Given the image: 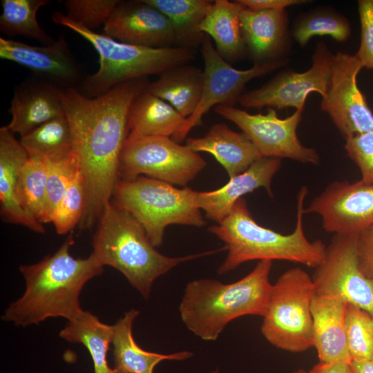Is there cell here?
Masks as SVG:
<instances>
[{
    "label": "cell",
    "instance_id": "41",
    "mask_svg": "<svg viewBox=\"0 0 373 373\" xmlns=\"http://www.w3.org/2000/svg\"><path fill=\"white\" fill-rule=\"evenodd\" d=\"M245 8L252 10H279L287 7L308 3L306 0H238Z\"/></svg>",
    "mask_w": 373,
    "mask_h": 373
},
{
    "label": "cell",
    "instance_id": "43",
    "mask_svg": "<svg viewBox=\"0 0 373 373\" xmlns=\"http://www.w3.org/2000/svg\"><path fill=\"white\" fill-rule=\"evenodd\" d=\"M350 366L352 373H373V360L352 361Z\"/></svg>",
    "mask_w": 373,
    "mask_h": 373
},
{
    "label": "cell",
    "instance_id": "6",
    "mask_svg": "<svg viewBox=\"0 0 373 373\" xmlns=\"http://www.w3.org/2000/svg\"><path fill=\"white\" fill-rule=\"evenodd\" d=\"M52 20L85 39L99 55L98 70L86 75L78 89L90 98L100 96L122 83L160 75L173 67L186 64L195 56L196 50L191 48H153L121 42L104 33L86 29L60 12H54Z\"/></svg>",
    "mask_w": 373,
    "mask_h": 373
},
{
    "label": "cell",
    "instance_id": "17",
    "mask_svg": "<svg viewBox=\"0 0 373 373\" xmlns=\"http://www.w3.org/2000/svg\"><path fill=\"white\" fill-rule=\"evenodd\" d=\"M103 30L104 35L128 44L153 48L175 46L169 19L145 0L119 1Z\"/></svg>",
    "mask_w": 373,
    "mask_h": 373
},
{
    "label": "cell",
    "instance_id": "8",
    "mask_svg": "<svg viewBox=\"0 0 373 373\" xmlns=\"http://www.w3.org/2000/svg\"><path fill=\"white\" fill-rule=\"evenodd\" d=\"M315 287L311 276L300 267L284 272L272 285L261 332L274 347L303 352L313 347L311 304Z\"/></svg>",
    "mask_w": 373,
    "mask_h": 373
},
{
    "label": "cell",
    "instance_id": "5",
    "mask_svg": "<svg viewBox=\"0 0 373 373\" xmlns=\"http://www.w3.org/2000/svg\"><path fill=\"white\" fill-rule=\"evenodd\" d=\"M92 246L98 261L121 272L145 299L154 281L174 267L224 249L175 258L164 256L155 249L140 223L111 201L99 218Z\"/></svg>",
    "mask_w": 373,
    "mask_h": 373
},
{
    "label": "cell",
    "instance_id": "10",
    "mask_svg": "<svg viewBox=\"0 0 373 373\" xmlns=\"http://www.w3.org/2000/svg\"><path fill=\"white\" fill-rule=\"evenodd\" d=\"M214 111L236 124L251 141L262 157L287 158L303 164L318 165L320 156L313 148L303 145L296 131L303 109L281 119L274 108L266 114H250L233 106L219 105Z\"/></svg>",
    "mask_w": 373,
    "mask_h": 373
},
{
    "label": "cell",
    "instance_id": "24",
    "mask_svg": "<svg viewBox=\"0 0 373 373\" xmlns=\"http://www.w3.org/2000/svg\"><path fill=\"white\" fill-rule=\"evenodd\" d=\"M139 311L131 309L113 325V356L115 373H153L157 365L163 361H182L193 353L182 351L169 354L148 352L135 341L133 324Z\"/></svg>",
    "mask_w": 373,
    "mask_h": 373
},
{
    "label": "cell",
    "instance_id": "36",
    "mask_svg": "<svg viewBox=\"0 0 373 373\" xmlns=\"http://www.w3.org/2000/svg\"><path fill=\"white\" fill-rule=\"evenodd\" d=\"M46 162L48 170L46 223H48L52 222L56 209L68 184L80 169L75 153L66 160L55 162Z\"/></svg>",
    "mask_w": 373,
    "mask_h": 373
},
{
    "label": "cell",
    "instance_id": "34",
    "mask_svg": "<svg viewBox=\"0 0 373 373\" xmlns=\"http://www.w3.org/2000/svg\"><path fill=\"white\" fill-rule=\"evenodd\" d=\"M345 334L352 361L373 360V316L358 307L347 304Z\"/></svg>",
    "mask_w": 373,
    "mask_h": 373
},
{
    "label": "cell",
    "instance_id": "42",
    "mask_svg": "<svg viewBox=\"0 0 373 373\" xmlns=\"http://www.w3.org/2000/svg\"><path fill=\"white\" fill-rule=\"evenodd\" d=\"M310 371L312 373H352L350 363L345 362L318 363Z\"/></svg>",
    "mask_w": 373,
    "mask_h": 373
},
{
    "label": "cell",
    "instance_id": "4",
    "mask_svg": "<svg viewBox=\"0 0 373 373\" xmlns=\"http://www.w3.org/2000/svg\"><path fill=\"white\" fill-rule=\"evenodd\" d=\"M271 260H260L244 278L230 284L202 278L190 281L180 304L181 319L204 341L216 340L233 320L246 315L264 316L272 285Z\"/></svg>",
    "mask_w": 373,
    "mask_h": 373
},
{
    "label": "cell",
    "instance_id": "29",
    "mask_svg": "<svg viewBox=\"0 0 373 373\" xmlns=\"http://www.w3.org/2000/svg\"><path fill=\"white\" fill-rule=\"evenodd\" d=\"M113 332V325L105 324L93 314L83 310L76 318L68 321L59 336L86 347L93 359L95 373H115L106 360Z\"/></svg>",
    "mask_w": 373,
    "mask_h": 373
},
{
    "label": "cell",
    "instance_id": "28",
    "mask_svg": "<svg viewBox=\"0 0 373 373\" xmlns=\"http://www.w3.org/2000/svg\"><path fill=\"white\" fill-rule=\"evenodd\" d=\"M169 20L174 32L175 46L196 50L206 36L200 26L214 1L145 0Z\"/></svg>",
    "mask_w": 373,
    "mask_h": 373
},
{
    "label": "cell",
    "instance_id": "20",
    "mask_svg": "<svg viewBox=\"0 0 373 373\" xmlns=\"http://www.w3.org/2000/svg\"><path fill=\"white\" fill-rule=\"evenodd\" d=\"M29 155L6 126L0 128V214L7 222L22 225L36 233L45 231L42 223L21 205L17 195L19 174Z\"/></svg>",
    "mask_w": 373,
    "mask_h": 373
},
{
    "label": "cell",
    "instance_id": "39",
    "mask_svg": "<svg viewBox=\"0 0 373 373\" xmlns=\"http://www.w3.org/2000/svg\"><path fill=\"white\" fill-rule=\"evenodd\" d=\"M361 43L356 57L363 68L373 70V0L358 1Z\"/></svg>",
    "mask_w": 373,
    "mask_h": 373
},
{
    "label": "cell",
    "instance_id": "45",
    "mask_svg": "<svg viewBox=\"0 0 373 373\" xmlns=\"http://www.w3.org/2000/svg\"><path fill=\"white\" fill-rule=\"evenodd\" d=\"M211 373H219L218 370L212 371Z\"/></svg>",
    "mask_w": 373,
    "mask_h": 373
},
{
    "label": "cell",
    "instance_id": "18",
    "mask_svg": "<svg viewBox=\"0 0 373 373\" xmlns=\"http://www.w3.org/2000/svg\"><path fill=\"white\" fill-rule=\"evenodd\" d=\"M61 90L55 84L35 75L22 81L14 88L8 128L21 137L41 124L66 115Z\"/></svg>",
    "mask_w": 373,
    "mask_h": 373
},
{
    "label": "cell",
    "instance_id": "11",
    "mask_svg": "<svg viewBox=\"0 0 373 373\" xmlns=\"http://www.w3.org/2000/svg\"><path fill=\"white\" fill-rule=\"evenodd\" d=\"M200 47L204 64L202 96L193 113L185 119L183 125L171 137L178 143L182 142L191 129L202 124L203 116L212 107L233 106L247 82L286 64L285 60L278 59L256 63L247 70H238L218 54L209 36H205Z\"/></svg>",
    "mask_w": 373,
    "mask_h": 373
},
{
    "label": "cell",
    "instance_id": "1",
    "mask_svg": "<svg viewBox=\"0 0 373 373\" xmlns=\"http://www.w3.org/2000/svg\"><path fill=\"white\" fill-rule=\"evenodd\" d=\"M147 77L119 84L94 98L78 89H62L61 99L84 177L86 204L79 224L89 230L111 200L119 181V160L127 139L129 110L147 86Z\"/></svg>",
    "mask_w": 373,
    "mask_h": 373
},
{
    "label": "cell",
    "instance_id": "44",
    "mask_svg": "<svg viewBox=\"0 0 373 373\" xmlns=\"http://www.w3.org/2000/svg\"><path fill=\"white\" fill-rule=\"evenodd\" d=\"M291 373H312V372L310 370L307 371V370H303V369H299V370L294 371Z\"/></svg>",
    "mask_w": 373,
    "mask_h": 373
},
{
    "label": "cell",
    "instance_id": "15",
    "mask_svg": "<svg viewBox=\"0 0 373 373\" xmlns=\"http://www.w3.org/2000/svg\"><path fill=\"white\" fill-rule=\"evenodd\" d=\"M333 56L324 42H318L312 66L307 70L282 73L262 87L242 94L238 102L245 108L304 109L305 99L310 93L316 92L322 97L325 96Z\"/></svg>",
    "mask_w": 373,
    "mask_h": 373
},
{
    "label": "cell",
    "instance_id": "27",
    "mask_svg": "<svg viewBox=\"0 0 373 373\" xmlns=\"http://www.w3.org/2000/svg\"><path fill=\"white\" fill-rule=\"evenodd\" d=\"M243 8L238 1L216 0L200 26V30L213 39L217 52L227 62L241 58L247 50L240 21Z\"/></svg>",
    "mask_w": 373,
    "mask_h": 373
},
{
    "label": "cell",
    "instance_id": "35",
    "mask_svg": "<svg viewBox=\"0 0 373 373\" xmlns=\"http://www.w3.org/2000/svg\"><path fill=\"white\" fill-rule=\"evenodd\" d=\"M86 204L84 177L80 171L73 177L54 213L52 223L56 232L63 235L79 225Z\"/></svg>",
    "mask_w": 373,
    "mask_h": 373
},
{
    "label": "cell",
    "instance_id": "2",
    "mask_svg": "<svg viewBox=\"0 0 373 373\" xmlns=\"http://www.w3.org/2000/svg\"><path fill=\"white\" fill-rule=\"evenodd\" d=\"M72 233L52 254L19 267L26 285L23 295L10 303L2 320L17 326L39 324L49 318L73 319L82 312L79 295L84 285L102 274L104 266L91 253L86 258L70 254Z\"/></svg>",
    "mask_w": 373,
    "mask_h": 373
},
{
    "label": "cell",
    "instance_id": "32",
    "mask_svg": "<svg viewBox=\"0 0 373 373\" xmlns=\"http://www.w3.org/2000/svg\"><path fill=\"white\" fill-rule=\"evenodd\" d=\"M47 177L46 162L29 157L20 169L17 185L21 205L42 224L46 221Z\"/></svg>",
    "mask_w": 373,
    "mask_h": 373
},
{
    "label": "cell",
    "instance_id": "37",
    "mask_svg": "<svg viewBox=\"0 0 373 373\" xmlns=\"http://www.w3.org/2000/svg\"><path fill=\"white\" fill-rule=\"evenodd\" d=\"M119 0H67L64 2L66 13L71 20L90 30L104 26Z\"/></svg>",
    "mask_w": 373,
    "mask_h": 373
},
{
    "label": "cell",
    "instance_id": "14",
    "mask_svg": "<svg viewBox=\"0 0 373 373\" xmlns=\"http://www.w3.org/2000/svg\"><path fill=\"white\" fill-rule=\"evenodd\" d=\"M304 212L320 216L327 232L358 235L373 226V184L361 180L332 182Z\"/></svg>",
    "mask_w": 373,
    "mask_h": 373
},
{
    "label": "cell",
    "instance_id": "40",
    "mask_svg": "<svg viewBox=\"0 0 373 373\" xmlns=\"http://www.w3.org/2000/svg\"><path fill=\"white\" fill-rule=\"evenodd\" d=\"M356 254L359 269L373 280V226L357 235Z\"/></svg>",
    "mask_w": 373,
    "mask_h": 373
},
{
    "label": "cell",
    "instance_id": "13",
    "mask_svg": "<svg viewBox=\"0 0 373 373\" xmlns=\"http://www.w3.org/2000/svg\"><path fill=\"white\" fill-rule=\"evenodd\" d=\"M363 68L356 55H334L321 109L326 112L345 140L373 128V113L357 86Z\"/></svg>",
    "mask_w": 373,
    "mask_h": 373
},
{
    "label": "cell",
    "instance_id": "16",
    "mask_svg": "<svg viewBox=\"0 0 373 373\" xmlns=\"http://www.w3.org/2000/svg\"><path fill=\"white\" fill-rule=\"evenodd\" d=\"M0 57L30 70L61 89H79L86 76L64 35L47 46L0 37Z\"/></svg>",
    "mask_w": 373,
    "mask_h": 373
},
{
    "label": "cell",
    "instance_id": "7",
    "mask_svg": "<svg viewBox=\"0 0 373 373\" xmlns=\"http://www.w3.org/2000/svg\"><path fill=\"white\" fill-rule=\"evenodd\" d=\"M196 191L178 189L169 183L140 175L119 180L111 202L130 213L142 226L155 247L163 242L171 224L202 227L206 224L195 200Z\"/></svg>",
    "mask_w": 373,
    "mask_h": 373
},
{
    "label": "cell",
    "instance_id": "26",
    "mask_svg": "<svg viewBox=\"0 0 373 373\" xmlns=\"http://www.w3.org/2000/svg\"><path fill=\"white\" fill-rule=\"evenodd\" d=\"M203 84V70L186 64L162 73L155 81L148 84L146 90L187 118L200 101Z\"/></svg>",
    "mask_w": 373,
    "mask_h": 373
},
{
    "label": "cell",
    "instance_id": "30",
    "mask_svg": "<svg viewBox=\"0 0 373 373\" xmlns=\"http://www.w3.org/2000/svg\"><path fill=\"white\" fill-rule=\"evenodd\" d=\"M29 157L55 162L73 155L71 128L66 115L50 120L20 138Z\"/></svg>",
    "mask_w": 373,
    "mask_h": 373
},
{
    "label": "cell",
    "instance_id": "19",
    "mask_svg": "<svg viewBox=\"0 0 373 373\" xmlns=\"http://www.w3.org/2000/svg\"><path fill=\"white\" fill-rule=\"evenodd\" d=\"M280 166V159L261 157L245 171L230 178L220 189L211 191H197L196 204L204 211L207 218L219 223L245 194L263 187L272 196V179Z\"/></svg>",
    "mask_w": 373,
    "mask_h": 373
},
{
    "label": "cell",
    "instance_id": "9",
    "mask_svg": "<svg viewBox=\"0 0 373 373\" xmlns=\"http://www.w3.org/2000/svg\"><path fill=\"white\" fill-rule=\"evenodd\" d=\"M207 162L187 145L168 137L126 140L119 165V180L144 175L171 184L186 186Z\"/></svg>",
    "mask_w": 373,
    "mask_h": 373
},
{
    "label": "cell",
    "instance_id": "23",
    "mask_svg": "<svg viewBox=\"0 0 373 373\" xmlns=\"http://www.w3.org/2000/svg\"><path fill=\"white\" fill-rule=\"evenodd\" d=\"M186 145L195 152L211 154L229 178L245 171L262 157L244 133L236 132L223 123L213 125L202 137L188 138Z\"/></svg>",
    "mask_w": 373,
    "mask_h": 373
},
{
    "label": "cell",
    "instance_id": "38",
    "mask_svg": "<svg viewBox=\"0 0 373 373\" xmlns=\"http://www.w3.org/2000/svg\"><path fill=\"white\" fill-rule=\"evenodd\" d=\"M348 157L359 169L363 182L373 184V128L345 140Z\"/></svg>",
    "mask_w": 373,
    "mask_h": 373
},
{
    "label": "cell",
    "instance_id": "21",
    "mask_svg": "<svg viewBox=\"0 0 373 373\" xmlns=\"http://www.w3.org/2000/svg\"><path fill=\"white\" fill-rule=\"evenodd\" d=\"M347 304L341 298L316 293L312 298L313 346L321 363L352 361L345 326Z\"/></svg>",
    "mask_w": 373,
    "mask_h": 373
},
{
    "label": "cell",
    "instance_id": "33",
    "mask_svg": "<svg viewBox=\"0 0 373 373\" xmlns=\"http://www.w3.org/2000/svg\"><path fill=\"white\" fill-rule=\"evenodd\" d=\"M295 40L305 46L311 38L328 35L337 41L344 42L351 36L350 25L343 17L329 12H318L307 15L294 26Z\"/></svg>",
    "mask_w": 373,
    "mask_h": 373
},
{
    "label": "cell",
    "instance_id": "3",
    "mask_svg": "<svg viewBox=\"0 0 373 373\" xmlns=\"http://www.w3.org/2000/svg\"><path fill=\"white\" fill-rule=\"evenodd\" d=\"M307 187L299 190L296 222L292 233L281 234L262 227L253 218L244 198L239 199L229 213L209 231L222 240L228 250L218 274H225L250 260H287L316 268L324 259L326 246L321 240L309 241L303 228L305 200Z\"/></svg>",
    "mask_w": 373,
    "mask_h": 373
},
{
    "label": "cell",
    "instance_id": "22",
    "mask_svg": "<svg viewBox=\"0 0 373 373\" xmlns=\"http://www.w3.org/2000/svg\"><path fill=\"white\" fill-rule=\"evenodd\" d=\"M240 21L246 49L256 63L278 59L287 43L285 10H252L244 6Z\"/></svg>",
    "mask_w": 373,
    "mask_h": 373
},
{
    "label": "cell",
    "instance_id": "25",
    "mask_svg": "<svg viewBox=\"0 0 373 373\" xmlns=\"http://www.w3.org/2000/svg\"><path fill=\"white\" fill-rule=\"evenodd\" d=\"M185 119L171 104L150 93L146 88L135 98L130 108L126 140L172 137Z\"/></svg>",
    "mask_w": 373,
    "mask_h": 373
},
{
    "label": "cell",
    "instance_id": "31",
    "mask_svg": "<svg viewBox=\"0 0 373 373\" xmlns=\"http://www.w3.org/2000/svg\"><path fill=\"white\" fill-rule=\"evenodd\" d=\"M50 0H1L0 32L8 37L17 35L32 39L44 46L55 40L41 28L37 21L39 10Z\"/></svg>",
    "mask_w": 373,
    "mask_h": 373
},
{
    "label": "cell",
    "instance_id": "12",
    "mask_svg": "<svg viewBox=\"0 0 373 373\" xmlns=\"http://www.w3.org/2000/svg\"><path fill=\"white\" fill-rule=\"evenodd\" d=\"M357 235L334 234L312 276L316 294L341 298L373 316V280L359 269Z\"/></svg>",
    "mask_w": 373,
    "mask_h": 373
}]
</instances>
